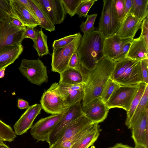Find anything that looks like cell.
Segmentation results:
<instances>
[{
    "mask_svg": "<svg viewBox=\"0 0 148 148\" xmlns=\"http://www.w3.org/2000/svg\"><path fill=\"white\" fill-rule=\"evenodd\" d=\"M4 141L0 138V144L3 143Z\"/></svg>",
    "mask_w": 148,
    "mask_h": 148,
    "instance_id": "cell-52",
    "label": "cell"
},
{
    "mask_svg": "<svg viewBox=\"0 0 148 148\" xmlns=\"http://www.w3.org/2000/svg\"><path fill=\"white\" fill-rule=\"evenodd\" d=\"M18 69L32 83L40 86L48 81L47 67L39 59L22 60Z\"/></svg>",
    "mask_w": 148,
    "mask_h": 148,
    "instance_id": "cell-4",
    "label": "cell"
},
{
    "mask_svg": "<svg viewBox=\"0 0 148 148\" xmlns=\"http://www.w3.org/2000/svg\"><path fill=\"white\" fill-rule=\"evenodd\" d=\"M29 106V103L27 101L21 99H18L17 107L20 109H27Z\"/></svg>",
    "mask_w": 148,
    "mask_h": 148,
    "instance_id": "cell-47",
    "label": "cell"
},
{
    "mask_svg": "<svg viewBox=\"0 0 148 148\" xmlns=\"http://www.w3.org/2000/svg\"><path fill=\"white\" fill-rule=\"evenodd\" d=\"M41 109V105L39 104L29 106L13 126L17 135L25 134L31 128L34 119L40 113Z\"/></svg>",
    "mask_w": 148,
    "mask_h": 148,
    "instance_id": "cell-15",
    "label": "cell"
},
{
    "mask_svg": "<svg viewBox=\"0 0 148 148\" xmlns=\"http://www.w3.org/2000/svg\"><path fill=\"white\" fill-rule=\"evenodd\" d=\"M140 62L141 72L143 82L148 84V60H143Z\"/></svg>",
    "mask_w": 148,
    "mask_h": 148,
    "instance_id": "cell-40",
    "label": "cell"
},
{
    "mask_svg": "<svg viewBox=\"0 0 148 148\" xmlns=\"http://www.w3.org/2000/svg\"><path fill=\"white\" fill-rule=\"evenodd\" d=\"M143 21L128 13L116 34L122 38H134L137 31L140 28Z\"/></svg>",
    "mask_w": 148,
    "mask_h": 148,
    "instance_id": "cell-20",
    "label": "cell"
},
{
    "mask_svg": "<svg viewBox=\"0 0 148 148\" xmlns=\"http://www.w3.org/2000/svg\"><path fill=\"white\" fill-rule=\"evenodd\" d=\"M11 16L0 18V51L5 47L22 44L25 30L20 29L11 23Z\"/></svg>",
    "mask_w": 148,
    "mask_h": 148,
    "instance_id": "cell-8",
    "label": "cell"
},
{
    "mask_svg": "<svg viewBox=\"0 0 148 148\" xmlns=\"http://www.w3.org/2000/svg\"><path fill=\"white\" fill-rule=\"evenodd\" d=\"M120 86L110 78L103 88L100 98L106 103L114 91Z\"/></svg>",
    "mask_w": 148,
    "mask_h": 148,
    "instance_id": "cell-32",
    "label": "cell"
},
{
    "mask_svg": "<svg viewBox=\"0 0 148 148\" xmlns=\"http://www.w3.org/2000/svg\"><path fill=\"white\" fill-rule=\"evenodd\" d=\"M58 83H54L43 92L40 101L43 110L51 114L63 113L69 108L65 104L58 88Z\"/></svg>",
    "mask_w": 148,
    "mask_h": 148,
    "instance_id": "cell-5",
    "label": "cell"
},
{
    "mask_svg": "<svg viewBox=\"0 0 148 148\" xmlns=\"http://www.w3.org/2000/svg\"><path fill=\"white\" fill-rule=\"evenodd\" d=\"M78 64V58L76 52L72 56L69 60L68 68L76 69Z\"/></svg>",
    "mask_w": 148,
    "mask_h": 148,
    "instance_id": "cell-44",
    "label": "cell"
},
{
    "mask_svg": "<svg viewBox=\"0 0 148 148\" xmlns=\"http://www.w3.org/2000/svg\"><path fill=\"white\" fill-rule=\"evenodd\" d=\"M109 110L106 103L100 97L82 107L84 114L94 123L99 124L103 122L107 118Z\"/></svg>",
    "mask_w": 148,
    "mask_h": 148,
    "instance_id": "cell-13",
    "label": "cell"
},
{
    "mask_svg": "<svg viewBox=\"0 0 148 148\" xmlns=\"http://www.w3.org/2000/svg\"><path fill=\"white\" fill-rule=\"evenodd\" d=\"M134 148H145V147L142 146H135Z\"/></svg>",
    "mask_w": 148,
    "mask_h": 148,
    "instance_id": "cell-51",
    "label": "cell"
},
{
    "mask_svg": "<svg viewBox=\"0 0 148 148\" xmlns=\"http://www.w3.org/2000/svg\"><path fill=\"white\" fill-rule=\"evenodd\" d=\"M121 23L118 19L115 13L113 0H103L98 30L105 38L116 34Z\"/></svg>",
    "mask_w": 148,
    "mask_h": 148,
    "instance_id": "cell-7",
    "label": "cell"
},
{
    "mask_svg": "<svg viewBox=\"0 0 148 148\" xmlns=\"http://www.w3.org/2000/svg\"><path fill=\"white\" fill-rule=\"evenodd\" d=\"M141 33L139 36L143 38L148 46V16L143 21L140 28Z\"/></svg>",
    "mask_w": 148,
    "mask_h": 148,
    "instance_id": "cell-39",
    "label": "cell"
},
{
    "mask_svg": "<svg viewBox=\"0 0 148 148\" xmlns=\"http://www.w3.org/2000/svg\"><path fill=\"white\" fill-rule=\"evenodd\" d=\"M114 63L110 78L120 85L131 86L143 82L140 61L125 58Z\"/></svg>",
    "mask_w": 148,
    "mask_h": 148,
    "instance_id": "cell-3",
    "label": "cell"
},
{
    "mask_svg": "<svg viewBox=\"0 0 148 148\" xmlns=\"http://www.w3.org/2000/svg\"><path fill=\"white\" fill-rule=\"evenodd\" d=\"M126 58L140 61L148 60V46L143 38L139 36L133 39Z\"/></svg>",
    "mask_w": 148,
    "mask_h": 148,
    "instance_id": "cell-21",
    "label": "cell"
},
{
    "mask_svg": "<svg viewBox=\"0 0 148 148\" xmlns=\"http://www.w3.org/2000/svg\"><path fill=\"white\" fill-rule=\"evenodd\" d=\"M63 113L51 114L41 119L31 128L30 133L37 142L46 141L49 136L62 117Z\"/></svg>",
    "mask_w": 148,
    "mask_h": 148,
    "instance_id": "cell-11",
    "label": "cell"
},
{
    "mask_svg": "<svg viewBox=\"0 0 148 148\" xmlns=\"http://www.w3.org/2000/svg\"><path fill=\"white\" fill-rule=\"evenodd\" d=\"M84 114L73 121L66 128L58 141L49 148L58 146L64 141L71 138L88 126L93 124Z\"/></svg>",
    "mask_w": 148,
    "mask_h": 148,
    "instance_id": "cell-18",
    "label": "cell"
},
{
    "mask_svg": "<svg viewBox=\"0 0 148 148\" xmlns=\"http://www.w3.org/2000/svg\"><path fill=\"white\" fill-rule=\"evenodd\" d=\"M0 148H10L4 143L0 144Z\"/></svg>",
    "mask_w": 148,
    "mask_h": 148,
    "instance_id": "cell-50",
    "label": "cell"
},
{
    "mask_svg": "<svg viewBox=\"0 0 148 148\" xmlns=\"http://www.w3.org/2000/svg\"><path fill=\"white\" fill-rule=\"evenodd\" d=\"M133 39L122 38L116 34L105 38L103 45L104 56L114 62L123 46L132 41Z\"/></svg>",
    "mask_w": 148,
    "mask_h": 148,
    "instance_id": "cell-17",
    "label": "cell"
},
{
    "mask_svg": "<svg viewBox=\"0 0 148 148\" xmlns=\"http://www.w3.org/2000/svg\"><path fill=\"white\" fill-rule=\"evenodd\" d=\"M97 0H83L78 6L76 13L80 18H85L91 7Z\"/></svg>",
    "mask_w": 148,
    "mask_h": 148,
    "instance_id": "cell-35",
    "label": "cell"
},
{
    "mask_svg": "<svg viewBox=\"0 0 148 148\" xmlns=\"http://www.w3.org/2000/svg\"><path fill=\"white\" fill-rule=\"evenodd\" d=\"M131 42L132 41L128 42L123 46L114 62L121 60L126 58V54L129 50Z\"/></svg>",
    "mask_w": 148,
    "mask_h": 148,
    "instance_id": "cell-42",
    "label": "cell"
},
{
    "mask_svg": "<svg viewBox=\"0 0 148 148\" xmlns=\"http://www.w3.org/2000/svg\"><path fill=\"white\" fill-rule=\"evenodd\" d=\"M7 67H5L0 70V78L3 77L5 75V71Z\"/></svg>",
    "mask_w": 148,
    "mask_h": 148,
    "instance_id": "cell-49",
    "label": "cell"
},
{
    "mask_svg": "<svg viewBox=\"0 0 148 148\" xmlns=\"http://www.w3.org/2000/svg\"><path fill=\"white\" fill-rule=\"evenodd\" d=\"M115 13L118 20L122 23L125 18L124 0H113Z\"/></svg>",
    "mask_w": 148,
    "mask_h": 148,
    "instance_id": "cell-37",
    "label": "cell"
},
{
    "mask_svg": "<svg viewBox=\"0 0 148 148\" xmlns=\"http://www.w3.org/2000/svg\"><path fill=\"white\" fill-rule=\"evenodd\" d=\"M97 124L93 123L88 126L71 138L64 141L59 146L53 148H72L76 143L93 130Z\"/></svg>",
    "mask_w": 148,
    "mask_h": 148,
    "instance_id": "cell-30",
    "label": "cell"
},
{
    "mask_svg": "<svg viewBox=\"0 0 148 148\" xmlns=\"http://www.w3.org/2000/svg\"><path fill=\"white\" fill-rule=\"evenodd\" d=\"M97 15L96 13L87 15L86 21L82 22L79 28L84 34H88L95 30L94 24Z\"/></svg>",
    "mask_w": 148,
    "mask_h": 148,
    "instance_id": "cell-33",
    "label": "cell"
},
{
    "mask_svg": "<svg viewBox=\"0 0 148 148\" xmlns=\"http://www.w3.org/2000/svg\"><path fill=\"white\" fill-rule=\"evenodd\" d=\"M135 146L148 148V110L145 112L130 129Z\"/></svg>",
    "mask_w": 148,
    "mask_h": 148,
    "instance_id": "cell-16",
    "label": "cell"
},
{
    "mask_svg": "<svg viewBox=\"0 0 148 148\" xmlns=\"http://www.w3.org/2000/svg\"><path fill=\"white\" fill-rule=\"evenodd\" d=\"M11 23L13 25L18 28L24 30L25 29L26 27L20 21L12 16L11 18Z\"/></svg>",
    "mask_w": 148,
    "mask_h": 148,
    "instance_id": "cell-45",
    "label": "cell"
},
{
    "mask_svg": "<svg viewBox=\"0 0 148 148\" xmlns=\"http://www.w3.org/2000/svg\"><path fill=\"white\" fill-rule=\"evenodd\" d=\"M6 15L12 16L10 0H0V18Z\"/></svg>",
    "mask_w": 148,
    "mask_h": 148,
    "instance_id": "cell-38",
    "label": "cell"
},
{
    "mask_svg": "<svg viewBox=\"0 0 148 148\" xmlns=\"http://www.w3.org/2000/svg\"><path fill=\"white\" fill-rule=\"evenodd\" d=\"M83 0H61L66 13L71 17L75 14L77 10L80 3Z\"/></svg>",
    "mask_w": 148,
    "mask_h": 148,
    "instance_id": "cell-34",
    "label": "cell"
},
{
    "mask_svg": "<svg viewBox=\"0 0 148 148\" xmlns=\"http://www.w3.org/2000/svg\"><path fill=\"white\" fill-rule=\"evenodd\" d=\"M16 1L32 14L35 15L34 11L28 0H16Z\"/></svg>",
    "mask_w": 148,
    "mask_h": 148,
    "instance_id": "cell-43",
    "label": "cell"
},
{
    "mask_svg": "<svg viewBox=\"0 0 148 148\" xmlns=\"http://www.w3.org/2000/svg\"><path fill=\"white\" fill-rule=\"evenodd\" d=\"M60 74L59 83L73 85L84 83L85 76L76 69L68 68Z\"/></svg>",
    "mask_w": 148,
    "mask_h": 148,
    "instance_id": "cell-23",
    "label": "cell"
},
{
    "mask_svg": "<svg viewBox=\"0 0 148 148\" xmlns=\"http://www.w3.org/2000/svg\"><path fill=\"white\" fill-rule=\"evenodd\" d=\"M52 23L55 25L62 23L66 16L61 0H36Z\"/></svg>",
    "mask_w": 148,
    "mask_h": 148,
    "instance_id": "cell-12",
    "label": "cell"
},
{
    "mask_svg": "<svg viewBox=\"0 0 148 148\" xmlns=\"http://www.w3.org/2000/svg\"><path fill=\"white\" fill-rule=\"evenodd\" d=\"M114 65V62L105 56L85 75L82 107L93 100L100 97L105 84L111 77Z\"/></svg>",
    "mask_w": 148,
    "mask_h": 148,
    "instance_id": "cell-2",
    "label": "cell"
},
{
    "mask_svg": "<svg viewBox=\"0 0 148 148\" xmlns=\"http://www.w3.org/2000/svg\"><path fill=\"white\" fill-rule=\"evenodd\" d=\"M16 136L12 128L0 120V138L10 143L13 141Z\"/></svg>",
    "mask_w": 148,
    "mask_h": 148,
    "instance_id": "cell-31",
    "label": "cell"
},
{
    "mask_svg": "<svg viewBox=\"0 0 148 148\" xmlns=\"http://www.w3.org/2000/svg\"><path fill=\"white\" fill-rule=\"evenodd\" d=\"M40 23L39 27L50 32L55 30V26L51 22L40 7L36 0H28Z\"/></svg>",
    "mask_w": 148,
    "mask_h": 148,
    "instance_id": "cell-24",
    "label": "cell"
},
{
    "mask_svg": "<svg viewBox=\"0 0 148 148\" xmlns=\"http://www.w3.org/2000/svg\"><path fill=\"white\" fill-rule=\"evenodd\" d=\"M101 130L100 126L97 124L93 130L76 143L72 148H88L97 140Z\"/></svg>",
    "mask_w": 148,
    "mask_h": 148,
    "instance_id": "cell-29",
    "label": "cell"
},
{
    "mask_svg": "<svg viewBox=\"0 0 148 148\" xmlns=\"http://www.w3.org/2000/svg\"><path fill=\"white\" fill-rule=\"evenodd\" d=\"M148 84H147L143 94L132 118L128 129H130L142 116L148 110Z\"/></svg>",
    "mask_w": 148,
    "mask_h": 148,
    "instance_id": "cell-25",
    "label": "cell"
},
{
    "mask_svg": "<svg viewBox=\"0 0 148 148\" xmlns=\"http://www.w3.org/2000/svg\"><path fill=\"white\" fill-rule=\"evenodd\" d=\"M124 16L125 18L131 8L132 3V0H124Z\"/></svg>",
    "mask_w": 148,
    "mask_h": 148,
    "instance_id": "cell-46",
    "label": "cell"
},
{
    "mask_svg": "<svg viewBox=\"0 0 148 148\" xmlns=\"http://www.w3.org/2000/svg\"><path fill=\"white\" fill-rule=\"evenodd\" d=\"M38 30L34 28L26 27L23 35V40L25 38H29L34 41L36 38Z\"/></svg>",
    "mask_w": 148,
    "mask_h": 148,
    "instance_id": "cell-41",
    "label": "cell"
},
{
    "mask_svg": "<svg viewBox=\"0 0 148 148\" xmlns=\"http://www.w3.org/2000/svg\"><path fill=\"white\" fill-rule=\"evenodd\" d=\"M47 38V36L44 33L42 29L38 30L36 38L33 41V47L39 57L49 54Z\"/></svg>",
    "mask_w": 148,
    "mask_h": 148,
    "instance_id": "cell-26",
    "label": "cell"
},
{
    "mask_svg": "<svg viewBox=\"0 0 148 148\" xmlns=\"http://www.w3.org/2000/svg\"><path fill=\"white\" fill-rule=\"evenodd\" d=\"M83 84L71 85L58 83L60 93L68 108L82 101L84 95Z\"/></svg>",
    "mask_w": 148,
    "mask_h": 148,
    "instance_id": "cell-14",
    "label": "cell"
},
{
    "mask_svg": "<svg viewBox=\"0 0 148 148\" xmlns=\"http://www.w3.org/2000/svg\"><path fill=\"white\" fill-rule=\"evenodd\" d=\"M107 148H134L126 145L121 143H117L112 147H110Z\"/></svg>",
    "mask_w": 148,
    "mask_h": 148,
    "instance_id": "cell-48",
    "label": "cell"
},
{
    "mask_svg": "<svg viewBox=\"0 0 148 148\" xmlns=\"http://www.w3.org/2000/svg\"><path fill=\"white\" fill-rule=\"evenodd\" d=\"M138 87V84L120 85L114 91L106 103L109 109L118 108L128 111Z\"/></svg>",
    "mask_w": 148,
    "mask_h": 148,
    "instance_id": "cell-10",
    "label": "cell"
},
{
    "mask_svg": "<svg viewBox=\"0 0 148 148\" xmlns=\"http://www.w3.org/2000/svg\"><path fill=\"white\" fill-rule=\"evenodd\" d=\"M148 84L144 82L140 83L137 93L133 99L129 110L127 112L125 125L128 127L135 111L138 105L143 94L146 86Z\"/></svg>",
    "mask_w": 148,
    "mask_h": 148,
    "instance_id": "cell-28",
    "label": "cell"
},
{
    "mask_svg": "<svg viewBox=\"0 0 148 148\" xmlns=\"http://www.w3.org/2000/svg\"><path fill=\"white\" fill-rule=\"evenodd\" d=\"M22 44L7 46L0 51V70L14 62L23 51Z\"/></svg>",
    "mask_w": 148,
    "mask_h": 148,
    "instance_id": "cell-22",
    "label": "cell"
},
{
    "mask_svg": "<svg viewBox=\"0 0 148 148\" xmlns=\"http://www.w3.org/2000/svg\"><path fill=\"white\" fill-rule=\"evenodd\" d=\"M12 16L20 21L26 27L34 28L39 26L40 23L36 17L25 9L16 0H10Z\"/></svg>",
    "mask_w": 148,
    "mask_h": 148,
    "instance_id": "cell-19",
    "label": "cell"
},
{
    "mask_svg": "<svg viewBox=\"0 0 148 148\" xmlns=\"http://www.w3.org/2000/svg\"><path fill=\"white\" fill-rule=\"evenodd\" d=\"M84 113L80 102L76 103L69 107L63 113L56 127L49 134L47 141L51 147L58 141L68 125Z\"/></svg>",
    "mask_w": 148,
    "mask_h": 148,
    "instance_id": "cell-9",
    "label": "cell"
},
{
    "mask_svg": "<svg viewBox=\"0 0 148 148\" xmlns=\"http://www.w3.org/2000/svg\"><path fill=\"white\" fill-rule=\"evenodd\" d=\"M82 36L80 34L68 45L53 48L51 54L52 71L60 74L68 68L69 60L73 54L76 52Z\"/></svg>",
    "mask_w": 148,
    "mask_h": 148,
    "instance_id": "cell-6",
    "label": "cell"
},
{
    "mask_svg": "<svg viewBox=\"0 0 148 148\" xmlns=\"http://www.w3.org/2000/svg\"><path fill=\"white\" fill-rule=\"evenodd\" d=\"M80 34L79 32L55 40L52 44L53 48L62 47L68 45L75 40Z\"/></svg>",
    "mask_w": 148,
    "mask_h": 148,
    "instance_id": "cell-36",
    "label": "cell"
},
{
    "mask_svg": "<svg viewBox=\"0 0 148 148\" xmlns=\"http://www.w3.org/2000/svg\"><path fill=\"white\" fill-rule=\"evenodd\" d=\"M104 39L98 30L82 36L76 51L78 64L76 69L83 75L92 69L105 57Z\"/></svg>",
    "mask_w": 148,
    "mask_h": 148,
    "instance_id": "cell-1",
    "label": "cell"
},
{
    "mask_svg": "<svg viewBox=\"0 0 148 148\" xmlns=\"http://www.w3.org/2000/svg\"><path fill=\"white\" fill-rule=\"evenodd\" d=\"M128 13L143 20L148 16V0H132Z\"/></svg>",
    "mask_w": 148,
    "mask_h": 148,
    "instance_id": "cell-27",
    "label": "cell"
}]
</instances>
